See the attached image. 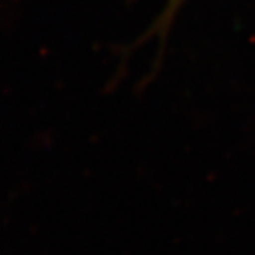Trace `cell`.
Returning <instances> with one entry per match:
<instances>
[{"instance_id": "obj_1", "label": "cell", "mask_w": 255, "mask_h": 255, "mask_svg": "<svg viewBox=\"0 0 255 255\" xmlns=\"http://www.w3.org/2000/svg\"><path fill=\"white\" fill-rule=\"evenodd\" d=\"M187 0H166L162 11L157 14V17L152 21V24L147 27L145 33L135 41L133 48L136 46H140L145 41H150L153 38H156L159 41L160 48H163L164 44H166V40H167V36H169V31L173 26L174 18H176L177 13L180 11V9H182L183 4Z\"/></svg>"}]
</instances>
